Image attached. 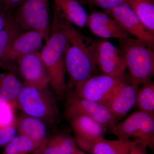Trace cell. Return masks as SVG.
<instances>
[{
  "mask_svg": "<svg viewBox=\"0 0 154 154\" xmlns=\"http://www.w3.org/2000/svg\"><path fill=\"white\" fill-rule=\"evenodd\" d=\"M61 23L66 34L65 63L69 76L68 90H73L92 76L96 66V40L85 36L68 21L58 9Z\"/></svg>",
  "mask_w": 154,
  "mask_h": 154,
  "instance_id": "obj_1",
  "label": "cell"
},
{
  "mask_svg": "<svg viewBox=\"0 0 154 154\" xmlns=\"http://www.w3.org/2000/svg\"><path fill=\"white\" fill-rule=\"evenodd\" d=\"M51 7L52 21L49 38L39 53L48 74L50 87L60 99L66 96L67 91L64 59L67 37L57 8L53 4Z\"/></svg>",
  "mask_w": 154,
  "mask_h": 154,
  "instance_id": "obj_2",
  "label": "cell"
},
{
  "mask_svg": "<svg viewBox=\"0 0 154 154\" xmlns=\"http://www.w3.org/2000/svg\"><path fill=\"white\" fill-rule=\"evenodd\" d=\"M124 57L128 77L132 84L140 86L154 75V48L144 42L130 37L118 39Z\"/></svg>",
  "mask_w": 154,
  "mask_h": 154,
  "instance_id": "obj_3",
  "label": "cell"
},
{
  "mask_svg": "<svg viewBox=\"0 0 154 154\" xmlns=\"http://www.w3.org/2000/svg\"><path fill=\"white\" fill-rule=\"evenodd\" d=\"M57 99L50 87L36 88L23 83L16 104L22 113L38 119L46 125H53L59 116Z\"/></svg>",
  "mask_w": 154,
  "mask_h": 154,
  "instance_id": "obj_4",
  "label": "cell"
},
{
  "mask_svg": "<svg viewBox=\"0 0 154 154\" xmlns=\"http://www.w3.org/2000/svg\"><path fill=\"white\" fill-rule=\"evenodd\" d=\"M110 131L119 140L139 143L154 149V115L137 110L117 122Z\"/></svg>",
  "mask_w": 154,
  "mask_h": 154,
  "instance_id": "obj_5",
  "label": "cell"
},
{
  "mask_svg": "<svg viewBox=\"0 0 154 154\" xmlns=\"http://www.w3.org/2000/svg\"><path fill=\"white\" fill-rule=\"evenodd\" d=\"M15 21L25 31H38L47 42L51 31L49 0H25L13 12Z\"/></svg>",
  "mask_w": 154,
  "mask_h": 154,
  "instance_id": "obj_6",
  "label": "cell"
},
{
  "mask_svg": "<svg viewBox=\"0 0 154 154\" xmlns=\"http://www.w3.org/2000/svg\"><path fill=\"white\" fill-rule=\"evenodd\" d=\"M66 116L76 114L87 116L110 130L118 122L104 104L80 97L72 90L66 95Z\"/></svg>",
  "mask_w": 154,
  "mask_h": 154,
  "instance_id": "obj_7",
  "label": "cell"
},
{
  "mask_svg": "<svg viewBox=\"0 0 154 154\" xmlns=\"http://www.w3.org/2000/svg\"><path fill=\"white\" fill-rule=\"evenodd\" d=\"M128 80L126 75L115 77L102 74L91 77L72 90L80 97L103 104L119 86Z\"/></svg>",
  "mask_w": 154,
  "mask_h": 154,
  "instance_id": "obj_8",
  "label": "cell"
},
{
  "mask_svg": "<svg viewBox=\"0 0 154 154\" xmlns=\"http://www.w3.org/2000/svg\"><path fill=\"white\" fill-rule=\"evenodd\" d=\"M74 134L77 147L91 154L92 146L96 140L104 137L107 129L93 119L82 114L66 116Z\"/></svg>",
  "mask_w": 154,
  "mask_h": 154,
  "instance_id": "obj_9",
  "label": "cell"
},
{
  "mask_svg": "<svg viewBox=\"0 0 154 154\" xmlns=\"http://www.w3.org/2000/svg\"><path fill=\"white\" fill-rule=\"evenodd\" d=\"M44 40L41 33L36 30H27L15 39L0 62V68L14 71L19 60L25 56L38 51Z\"/></svg>",
  "mask_w": 154,
  "mask_h": 154,
  "instance_id": "obj_10",
  "label": "cell"
},
{
  "mask_svg": "<svg viewBox=\"0 0 154 154\" xmlns=\"http://www.w3.org/2000/svg\"><path fill=\"white\" fill-rule=\"evenodd\" d=\"M95 58L96 66L103 74L115 77L125 75L123 55L119 48L110 42L96 40Z\"/></svg>",
  "mask_w": 154,
  "mask_h": 154,
  "instance_id": "obj_11",
  "label": "cell"
},
{
  "mask_svg": "<svg viewBox=\"0 0 154 154\" xmlns=\"http://www.w3.org/2000/svg\"><path fill=\"white\" fill-rule=\"evenodd\" d=\"M105 12L115 19L130 36H135L154 47V34L146 28L126 2Z\"/></svg>",
  "mask_w": 154,
  "mask_h": 154,
  "instance_id": "obj_12",
  "label": "cell"
},
{
  "mask_svg": "<svg viewBox=\"0 0 154 154\" xmlns=\"http://www.w3.org/2000/svg\"><path fill=\"white\" fill-rule=\"evenodd\" d=\"M139 86L128 80L119 86L103 104L117 121L135 106Z\"/></svg>",
  "mask_w": 154,
  "mask_h": 154,
  "instance_id": "obj_13",
  "label": "cell"
},
{
  "mask_svg": "<svg viewBox=\"0 0 154 154\" xmlns=\"http://www.w3.org/2000/svg\"><path fill=\"white\" fill-rule=\"evenodd\" d=\"M18 66L24 80L23 84L38 88L50 87L48 74L39 51L22 58Z\"/></svg>",
  "mask_w": 154,
  "mask_h": 154,
  "instance_id": "obj_14",
  "label": "cell"
},
{
  "mask_svg": "<svg viewBox=\"0 0 154 154\" xmlns=\"http://www.w3.org/2000/svg\"><path fill=\"white\" fill-rule=\"evenodd\" d=\"M87 27L94 35L100 38L119 39L130 37L118 22L105 12L91 11L88 16Z\"/></svg>",
  "mask_w": 154,
  "mask_h": 154,
  "instance_id": "obj_15",
  "label": "cell"
},
{
  "mask_svg": "<svg viewBox=\"0 0 154 154\" xmlns=\"http://www.w3.org/2000/svg\"><path fill=\"white\" fill-rule=\"evenodd\" d=\"M77 147L74 138L67 133L48 137L31 154H72Z\"/></svg>",
  "mask_w": 154,
  "mask_h": 154,
  "instance_id": "obj_16",
  "label": "cell"
},
{
  "mask_svg": "<svg viewBox=\"0 0 154 154\" xmlns=\"http://www.w3.org/2000/svg\"><path fill=\"white\" fill-rule=\"evenodd\" d=\"M46 125L40 119L22 113L17 117L16 121L18 134L29 138L37 147L48 137Z\"/></svg>",
  "mask_w": 154,
  "mask_h": 154,
  "instance_id": "obj_17",
  "label": "cell"
},
{
  "mask_svg": "<svg viewBox=\"0 0 154 154\" xmlns=\"http://www.w3.org/2000/svg\"><path fill=\"white\" fill-rule=\"evenodd\" d=\"M65 18L72 25L80 28L87 27L89 14L78 0H53Z\"/></svg>",
  "mask_w": 154,
  "mask_h": 154,
  "instance_id": "obj_18",
  "label": "cell"
},
{
  "mask_svg": "<svg viewBox=\"0 0 154 154\" xmlns=\"http://www.w3.org/2000/svg\"><path fill=\"white\" fill-rule=\"evenodd\" d=\"M134 142L102 138L94 143L91 154H129Z\"/></svg>",
  "mask_w": 154,
  "mask_h": 154,
  "instance_id": "obj_19",
  "label": "cell"
},
{
  "mask_svg": "<svg viewBox=\"0 0 154 154\" xmlns=\"http://www.w3.org/2000/svg\"><path fill=\"white\" fill-rule=\"evenodd\" d=\"M22 85L14 71L0 72V99L16 103Z\"/></svg>",
  "mask_w": 154,
  "mask_h": 154,
  "instance_id": "obj_20",
  "label": "cell"
},
{
  "mask_svg": "<svg viewBox=\"0 0 154 154\" xmlns=\"http://www.w3.org/2000/svg\"><path fill=\"white\" fill-rule=\"evenodd\" d=\"M126 2L146 28L154 34V0H127Z\"/></svg>",
  "mask_w": 154,
  "mask_h": 154,
  "instance_id": "obj_21",
  "label": "cell"
},
{
  "mask_svg": "<svg viewBox=\"0 0 154 154\" xmlns=\"http://www.w3.org/2000/svg\"><path fill=\"white\" fill-rule=\"evenodd\" d=\"M139 86L135 106L137 110L154 115V82L152 79Z\"/></svg>",
  "mask_w": 154,
  "mask_h": 154,
  "instance_id": "obj_22",
  "label": "cell"
},
{
  "mask_svg": "<svg viewBox=\"0 0 154 154\" xmlns=\"http://www.w3.org/2000/svg\"><path fill=\"white\" fill-rule=\"evenodd\" d=\"M25 32L14 21V18L0 30V62L5 55L14 40Z\"/></svg>",
  "mask_w": 154,
  "mask_h": 154,
  "instance_id": "obj_23",
  "label": "cell"
},
{
  "mask_svg": "<svg viewBox=\"0 0 154 154\" xmlns=\"http://www.w3.org/2000/svg\"><path fill=\"white\" fill-rule=\"evenodd\" d=\"M37 147L29 138L18 134L5 147L2 154H30Z\"/></svg>",
  "mask_w": 154,
  "mask_h": 154,
  "instance_id": "obj_24",
  "label": "cell"
},
{
  "mask_svg": "<svg viewBox=\"0 0 154 154\" xmlns=\"http://www.w3.org/2000/svg\"><path fill=\"white\" fill-rule=\"evenodd\" d=\"M17 104L0 99V128L16 125Z\"/></svg>",
  "mask_w": 154,
  "mask_h": 154,
  "instance_id": "obj_25",
  "label": "cell"
},
{
  "mask_svg": "<svg viewBox=\"0 0 154 154\" xmlns=\"http://www.w3.org/2000/svg\"><path fill=\"white\" fill-rule=\"evenodd\" d=\"M81 4L90 7H96L105 11L111 10L116 6L126 2L127 0H78Z\"/></svg>",
  "mask_w": 154,
  "mask_h": 154,
  "instance_id": "obj_26",
  "label": "cell"
},
{
  "mask_svg": "<svg viewBox=\"0 0 154 154\" xmlns=\"http://www.w3.org/2000/svg\"><path fill=\"white\" fill-rule=\"evenodd\" d=\"M18 135L16 124L0 128V147H5Z\"/></svg>",
  "mask_w": 154,
  "mask_h": 154,
  "instance_id": "obj_27",
  "label": "cell"
},
{
  "mask_svg": "<svg viewBox=\"0 0 154 154\" xmlns=\"http://www.w3.org/2000/svg\"><path fill=\"white\" fill-rule=\"evenodd\" d=\"M25 0H0V7L5 11L13 13Z\"/></svg>",
  "mask_w": 154,
  "mask_h": 154,
  "instance_id": "obj_28",
  "label": "cell"
},
{
  "mask_svg": "<svg viewBox=\"0 0 154 154\" xmlns=\"http://www.w3.org/2000/svg\"><path fill=\"white\" fill-rule=\"evenodd\" d=\"M13 18V13L5 11L0 7V30L2 29Z\"/></svg>",
  "mask_w": 154,
  "mask_h": 154,
  "instance_id": "obj_29",
  "label": "cell"
},
{
  "mask_svg": "<svg viewBox=\"0 0 154 154\" xmlns=\"http://www.w3.org/2000/svg\"><path fill=\"white\" fill-rule=\"evenodd\" d=\"M147 146L139 143L134 142L132 145L129 154H147Z\"/></svg>",
  "mask_w": 154,
  "mask_h": 154,
  "instance_id": "obj_30",
  "label": "cell"
},
{
  "mask_svg": "<svg viewBox=\"0 0 154 154\" xmlns=\"http://www.w3.org/2000/svg\"><path fill=\"white\" fill-rule=\"evenodd\" d=\"M72 154H88L85 152L83 151L77 147Z\"/></svg>",
  "mask_w": 154,
  "mask_h": 154,
  "instance_id": "obj_31",
  "label": "cell"
}]
</instances>
